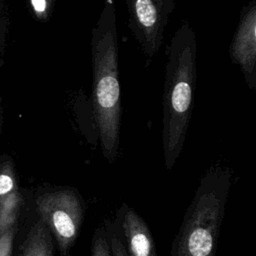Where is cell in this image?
<instances>
[{"label": "cell", "mask_w": 256, "mask_h": 256, "mask_svg": "<svg viewBox=\"0 0 256 256\" xmlns=\"http://www.w3.org/2000/svg\"><path fill=\"white\" fill-rule=\"evenodd\" d=\"M93 110L102 153L109 162L118 155L121 126V90L115 7L106 0L92 31Z\"/></svg>", "instance_id": "cell-1"}, {"label": "cell", "mask_w": 256, "mask_h": 256, "mask_svg": "<svg viewBox=\"0 0 256 256\" xmlns=\"http://www.w3.org/2000/svg\"><path fill=\"white\" fill-rule=\"evenodd\" d=\"M196 81V37L182 21L168 48L163 97L165 166L172 169L184 146L193 110Z\"/></svg>", "instance_id": "cell-2"}, {"label": "cell", "mask_w": 256, "mask_h": 256, "mask_svg": "<svg viewBox=\"0 0 256 256\" xmlns=\"http://www.w3.org/2000/svg\"><path fill=\"white\" fill-rule=\"evenodd\" d=\"M231 188L229 170L208 171L185 212L170 256H215Z\"/></svg>", "instance_id": "cell-3"}, {"label": "cell", "mask_w": 256, "mask_h": 256, "mask_svg": "<svg viewBox=\"0 0 256 256\" xmlns=\"http://www.w3.org/2000/svg\"><path fill=\"white\" fill-rule=\"evenodd\" d=\"M85 208L81 193L74 187L49 188L35 197L38 218L49 230L60 256H71L81 233Z\"/></svg>", "instance_id": "cell-4"}, {"label": "cell", "mask_w": 256, "mask_h": 256, "mask_svg": "<svg viewBox=\"0 0 256 256\" xmlns=\"http://www.w3.org/2000/svg\"><path fill=\"white\" fill-rule=\"evenodd\" d=\"M133 31L144 52L152 57L162 44L166 15L157 0H126Z\"/></svg>", "instance_id": "cell-5"}, {"label": "cell", "mask_w": 256, "mask_h": 256, "mask_svg": "<svg viewBox=\"0 0 256 256\" xmlns=\"http://www.w3.org/2000/svg\"><path fill=\"white\" fill-rule=\"evenodd\" d=\"M256 4L249 3L243 10L230 46L231 60L238 64L250 88L256 87Z\"/></svg>", "instance_id": "cell-6"}, {"label": "cell", "mask_w": 256, "mask_h": 256, "mask_svg": "<svg viewBox=\"0 0 256 256\" xmlns=\"http://www.w3.org/2000/svg\"><path fill=\"white\" fill-rule=\"evenodd\" d=\"M127 256H157L153 234L146 221L128 204L116 209L115 219Z\"/></svg>", "instance_id": "cell-7"}, {"label": "cell", "mask_w": 256, "mask_h": 256, "mask_svg": "<svg viewBox=\"0 0 256 256\" xmlns=\"http://www.w3.org/2000/svg\"><path fill=\"white\" fill-rule=\"evenodd\" d=\"M22 195L14 177L0 173V229L19 223Z\"/></svg>", "instance_id": "cell-8"}, {"label": "cell", "mask_w": 256, "mask_h": 256, "mask_svg": "<svg viewBox=\"0 0 256 256\" xmlns=\"http://www.w3.org/2000/svg\"><path fill=\"white\" fill-rule=\"evenodd\" d=\"M54 252L52 236L45 224L38 218L29 227L14 256H54Z\"/></svg>", "instance_id": "cell-9"}, {"label": "cell", "mask_w": 256, "mask_h": 256, "mask_svg": "<svg viewBox=\"0 0 256 256\" xmlns=\"http://www.w3.org/2000/svg\"><path fill=\"white\" fill-rule=\"evenodd\" d=\"M112 256H127L121 235L114 220L106 219L103 223Z\"/></svg>", "instance_id": "cell-10"}, {"label": "cell", "mask_w": 256, "mask_h": 256, "mask_svg": "<svg viewBox=\"0 0 256 256\" xmlns=\"http://www.w3.org/2000/svg\"><path fill=\"white\" fill-rule=\"evenodd\" d=\"M91 256H112L107 234L103 224L99 225L92 236Z\"/></svg>", "instance_id": "cell-11"}, {"label": "cell", "mask_w": 256, "mask_h": 256, "mask_svg": "<svg viewBox=\"0 0 256 256\" xmlns=\"http://www.w3.org/2000/svg\"><path fill=\"white\" fill-rule=\"evenodd\" d=\"M19 223L0 229V256H14V242Z\"/></svg>", "instance_id": "cell-12"}, {"label": "cell", "mask_w": 256, "mask_h": 256, "mask_svg": "<svg viewBox=\"0 0 256 256\" xmlns=\"http://www.w3.org/2000/svg\"><path fill=\"white\" fill-rule=\"evenodd\" d=\"M31 4L38 15H44L47 12L49 1L48 0H31Z\"/></svg>", "instance_id": "cell-13"}, {"label": "cell", "mask_w": 256, "mask_h": 256, "mask_svg": "<svg viewBox=\"0 0 256 256\" xmlns=\"http://www.w3.org/2000/svg\"><path fill=\"white\" fill-rule=\"evenodd\" d=\"M173 7H174V0H165V2L163 4V10H164V13L166 16L171 11V9Z\"/></svg>", "instance_id": "cell-14"}]
</instances>
